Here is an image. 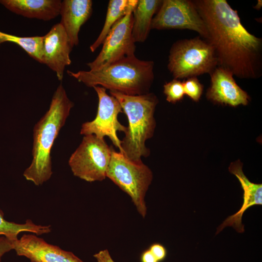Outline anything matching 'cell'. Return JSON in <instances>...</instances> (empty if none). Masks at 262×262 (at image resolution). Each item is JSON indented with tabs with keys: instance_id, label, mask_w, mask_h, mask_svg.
Listing matches in <instances>:
<instances>
[{
	"instance_id": "1",
	"label": "cell",
	"mask_w": 262,
	"mask_h": 262,
	"mask_svg": "<svg viewBox=\"0 0 262 262\" xmlns=\"http://www.w3.org/2000/svg\"><path fill=\"white\" fill-rule=\"evenodd\" d=\"M203 20L207 40L213 47L218 66L241 79L262 74V39L242 24L238 11L226 0H192Z\"/></svg>"
},
{
	"instance_id": "2",
	"label": "cell",
	"mask_w": 262,
	"mask_h": 262,
	"mask_svg": "<svg viewBox=\"0 0 262 262\" xmlns=\"http://www.w3.org/2000/svg\"><path fill=\"white\" fill-rule=\"evenodd\" d=\"M73 105L61 83L53 95L49 110L34 126L33 159L23 175L36 186L51 177V150Z\"/></svg>"
},
{
	"instance_id": "3",
	"label": "cell",
	"mask_w": 262,
	"mask_h": 262,
	"mask_svg": "<svg viewBox=\"0 0 262 262\" xmlns=\"http://www.w3.org/2000/svg\"><path fill=\"white\" fill-rule=\"evenodd\" d=\"M154 62L135 55L126 57L97 70H80L67 74L88 87L100 86L128 95L149 93L153 82Z\"/></svg>"
},
{
	"instance_id": "4",
	"label": "cell",
	"mask_w": 262,
	"mask_h": 262,
	"mask_svg": "<svg viewBox=\"0 0 262 262\" xmlns=\"http://www.w3.org/2000/svg\"><path fill=\"white\" fill-rule=\"evenodd\" d=\"M110 94L118 101L128 119L125 135L121 140L120 152L134 161L147 157L150 151L145 143L154 133L156 126L154 114L158 98L149 92L132 96L110 91Z\"/></svg>"
},
{
	"instance_id": "5",
	"label": "cell",
	"mask_w": 262,
	"mask_h": 262,
	"mask_svg": "<svg viewBox=\"0 0 262 262\" xmlns=\"http://www.w3.org/2000/svg\"><path fill=\"white\" fill-rule=\"evenodd\" d=\"M217 66L218 60L213 47L199 36L177 41L170 48L167 67L174 79L210 74Z\"/></svg>"
},
{
	"instance_id": "6",
	"label": "cell",
	"mask_w": 262,
	"mask_h": 262,
	"mask_svg": "<svg viewBox=\"0 0 262 262\" xmlns=\"http://www.w3.org/2000/svg\"><path fill=\"white\" fill-rule=\"evenodd\" d=\"M106 177L131 197L139 214L145 218L147 207L145 198L153 175L142 160L134 161L113 148Z\"/></svg>"
},
{
	"instance_id": "7",
	"label": "cell",
	"mask_w": 262,
	"mask_h": 262,
	"mask_svg": "<svg viewBox=\"0 0 262 262\" xmlns=\"http://www.w3.org/2000/svg\"><path fill=\"white\" fill-rule=\"evenodd\" d=\"M112 150L104 138L93 134L84 135L68 160L73 174L90 182L104 180Z\"/></svg>"
},
{
	"instance_id": "8",
	"label": "cell",
	"mask_w": 262,
	"mask_h": 262,
	"mask_svg": "<svg viewBox=\"0 0 262 262\" xmlns=\"http://www.w3.org/2000/svg\"><path fill=\"white\" fill-rule=\"evenodd\" d=\"M137 1L130 0L127 12L110 30L97 57L87 64L90 70H97L124 57L135 55L136 46L132 35V11Z\"/></svg>"
},
{
	"instance_id": "9",
	"label": "cell",
	"mask_w": 262,
	"mask_h": 262,
	"mask_svg": "<svg viewBox=\"0 0 262 262\" xmlns=\"http://www.w3.org/2000/svg\"><path fill=\"white\" fill-rule=\"evenodd\" d=\"M151 29L189 30L197 32L207 40L205 23L192 0H164L154 16Z\"/></svg>"
},
{
	"instance_id": "10",
	"label": "cell",
	"mask_w": 262,
	"mask_h": 262,
	"mask_svg": "<svg viewBox=\"0 0 262 262\" xmlns=\"http://www.w3.org/2000/svg\"><path fill=\"white\" fill-rule=\"evenodd\" d=\"M93 88L98 98L97 114L94 120L82 124L80 133L84 135L93 134L102 139L108 136L120 151L121 141L117 132L125 133L127 128L118 120V114L122 112V107L116 98L107 93L106 89L100 86Z\"/></svg>"
},
{
	"instance_id": "11",
	"label": "cell",
	"mask_w": 262,
	"mask_h": 262,
	"mask_svg": "<svg viewBox=\"0 0 262 262\" xmlns=\"http://www.w3.org/2000/svg\"><path fill=\"white\" fill-rule=\"evenodd\" d=\"M17 255L31 262H84L71 251L47 243L34 234H24L13 242Z\"/></svg>"
},
{
	"instance_id": "12",
	"label": "cell",
	"mask_w": 262,
	"mask_h": 262,
	"mask_svg": "<svg viewBox=\"0 0 262 262\" xmlns=\"http://www.w3.org/2000/svg\"><path fill=\"white\" fill-rule=\"evenodd\" d=\"M72 48L60 23L54 25L43 36L42 64L55 72L59 81L63 78L65 67L71 64Z\"/></svg>"
},
{
	"instance_id": "13",
	"label": "cell",
	"mask_w": 262,
	"mask_h": 262,
	"mask_svg": "<svg viewBox=\"0 0 262 262\" xmlns=\"http://www.w3.org/2000/svg\"><path fill=\"white\" fill-rule=\"evenodd\" d=\"M210 75L211 85L206 94L209 100L233 107L249 103L248 95L237 84L230 71L218 66Z\"/></svg>"
},
{
	"instance_id": "14",
	"label": "cell",
	"mask_w": 262,
	"mask_h": 262,
	"mask_svg": "<svg viewBox=\"0 0 262 262\" xmlns=\"http://www.w3.org/2000/svg\"><path fill=\"white\" fill-rule=\"evenodd\" d=\"M229 170L238 179L241 185L243 204L237 213L228 217L219 226L216 234L228 226L232 227L239 233L244 232V226L242 223L244 213L252 206L262 205V184L252 182L248 179L243 171L241 162L238 160L231 163Z\"/></svg>"
},
{
	"instance_id": "15",
	"label": "cell",
	"mask_w": 262,
	"mask_h": 262,
	"mask_svg": "<svg viewBox=\"0 0 262 262\" xmlns=\"http://www.w3.org/2000/svg\"><path fill=\"white\" fill-rule=\"evenodd\" d=\"M93 2L91 0L62 1L60 23L64 28L71 46L79 44V33L82 26L92 15Z\"/></svg>"
},
{
	"instance_id": "16",
	"label": "cell",
	"mask_w": 262,
	"mask_h": 262,
	"mask_svg": "<svg viewBox=\"0 0 262 262\" xmlns=\"http://www.w3.org/2000/svg\"><path fill=\"white\" fill-rule=\"evenodd\" d=\"M60 0H0V3L16 14L44 21L52 19L60 15Z\"/></svg>"
},
{
	"instance_id": "17",
	"label": "cell",
	"mask_w": 262,
	"mask_h": 262,
	"mask_svg": "<svg viewBox=\"0 0 262 262\" xmlns=\"http://www.w3.org/2000/svg\"><path fill=\"white\" fill-rule=\"evenodd\" d=\"M162 2L161 0H138L132 11V35L135 43H143L147 39L152 20Z\"/></svg>"
},
{
	"instance_id": "18",
	"label": "cell",
	"mask_w": 262,
	"mask_h": 262,
	"mask_svg": "<svg viewBox=\"0 0 262 262\" xmlns=\"http://www.w3.org/2000/svg\"><path fill=\"white\" fill-rule=\"evenodd\" d=\"M51 231L50 225H37L31 219H27L23 224L8 221L4 218L3 213L0 210V236H3L12 242L18 239L17 236L21 232H31L38 236Z\"/></svg>"
},
{
	"instance_id": "19",
	"label": "cell",
	"mask_w": 262,
	"mask_h": 262,
	"mask_svg": "<svg viewBox=\"0 0 262 262\" xmlns=\"http://www.w3.org/2000/svg\"><path fill=\"white\" fill-rule=\"evenodd\" d=\"M129 4L130 0H110L109 1L103 28L98 38L90 46V49L92 52L103 44L111 28L125 15Z\"/></svg>"
},
{
	"instance_id": "20",
	"label": "cell",
	"mask_w": 262,
	"mask_h": 262,
	"mask_svg": "<svg viewBox=\"0 0 262 262\" xmlns=\"http://www.w3.org/2000/svg\"><path fill=\"white\" fill-rule=\"evenodd\" d=\"M5 42L16 44L31 57L42 64L43 36L20 37L0 32V44Z\"/></svg>"
},
{
	"instance_id": "21",
	"label": "cell",
	"mask_w": 262,
	"mask_h": 262,
	"mask_svg": "<svg viewBox=\"0 0 262 262\" xmlns=\"http://www.w3.org/2000/svg\"><path fill=\"white\" fill-rule=\"evenodd\" d=\"M164 93L169 102L176 103L183 99L184 94L183 82L174 79L164 85Z\"/></svg>"
},
{
	"instance_id": "22",
	"label": "cell",
	"mask_w": 262,
	"mask_h": 262,
	"mask_svg": "<svg viewBox=\"0 0 262 262\" xmlns=\"http://www.w3.org/2000/svg\"><path fill=\"white\" fill-rule=\"evenodd\" d=\"M184 94L197 102L203 92V86L196 77H191L183 82Z\"/></svg>"
},
{
	"instance_id": "23",
	"label": "cell",
	"mask_w": 262,
	"mask_h": 262,
	"mask_svg": "<svg viewBox=\"0 0 262 262\" xmlns=\"http://www.w3.org/2000/svg\"><path fill=\"white\" fill-rule=\"evenodd\" d=\"M159 262L163 261L166 257L167 251L162 244L155 243L151 245L148 248Z\"/></svg>"
},
{
	"instance_id": "24",
	"label": "cell",
	"mask_w": 262,
	"mask_h": 262,
	"mask_svg": "<svg viewBox=\"0 0 262 262\" xmlns=\"http://www.w3.org/2000/svg\"><path fill=\"white\" fill-rule=\"evenodd\" d=\"M13 250V242L3 236H0V262L3 255Z\"/></svg>"
},
{
	"instance_id": "25",
	"label": "cell",
	"mask_w": 262,
	"mask_h": 262,
	"mask_svg": "<svg viewBox=\"0 0 262 262\" xmlns=\"http://www.w3.org/2000/svg\"><path fill=\"white\" fill-rule=\"evenodd\" d=\"M97 262H115L107 249L101 250L93 255Z\"/></svg>"
},
{
	"instance_id": "26",
	"label": "cell",
	"mask_w": 262,
	"mask_h": 262,
	"mask_svg": "<svg viewBox=\"0 0 262 262\" xmlns=\"http://www.w3.org/2000/svg\"><path fill=\"white\" fill-rule=\"evenodd\" d=\"M141 262H159L153 254L148 249L145 250L141 256Z\"/></svg>"
},
{
	"instance_id": "27",
	"label": "cell",
	"mask_w": 262,
	"mask_h": 262,
	"mask_svg": "<svg viewBox=\"0 0 262 262\" xmlns=\"http://www.w3.org/2000/svg\"><path fill=\"white\" fill-rule=\"evenodd\" d=\"M262 7V0H258L257 4L253 7V8L257 10H260Z\"/></svg>"
}]
</instances>
